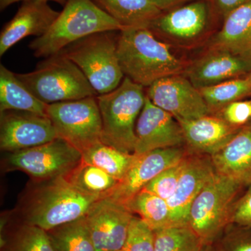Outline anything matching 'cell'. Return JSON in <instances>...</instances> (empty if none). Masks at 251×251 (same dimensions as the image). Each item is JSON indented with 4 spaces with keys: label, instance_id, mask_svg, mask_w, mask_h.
<instances>
[{
    "label": "cell",
    "instance_id": "1",
    "mask_svg": "<svg viewBox=\"0 0 251 251\" xmlns=\"http://www.w3.org/2000/svg\"><path fill=\"white\" fill-rule=\"evenodd\" d=\"M97 198L85 194L64 176L35 181L18 206L21 221L49 231L85 217Z\"/></svg>",
    "mask_w": 251,
    "mask_h": 251
},
{
    "label": "cell",
    "instance_id": "2",
    "mask_svg": "<svg viewBox=\"0 0 251 251\" xmlns=\"http://www.w3.org/2000/svg\"><path fill=\"white\" fill-rule=\"evenodd\" d=\"M117 55L125 77L150 87L160 79L179 75L184 64L171 48L148 27H127L120 31Z\"/></svg>",
    "mask_w": 251,
    "mask_h": 251
},
{
    "label": "cell",
    "instance_id": "3",
    "mask_svg": "<svg viewBox=\"0 0 251 251\" xmlns=\"http://www.w3.org/2000/svg\"><path fill=\"white\" fill-rule=\"evenodd\" d=\"M124 29L92 0H67L47 32L31 41L29 48L35 57L47 58L87 36Z\"/></svg>",
    "mask_w": 251,
    "mask_h": 251
},
{
    "label": "cell",
    "instance_id": "4",
    "mask_svg": "<svg viewBox=\"0 0 251 251\" xmlns=\"http://www.w3.org/2000/svg\"><path fill=\"white\" fill-rule=\"evenodd\" d=\"M145 99L143 86L126 77L115 90L97 96L101 115L102 143L134 153L135 126Z\"/></svg>",
    "mask_w": 251,
    "mask_h": 251
},
{
    "label": "cell",
    "instance_id": "5",
    "mask_svg": "<svg viewBox=\"0 0 251 251\" xmlns=\"http://www.w3.org/2000/svg\"><path fill=\"white\" fill-rule=\"evenodd\" d=\"M16 74L31 93L48 105L98 94L76 64L62 52L39 62L31 72Z\"/></svg>",
    "mask_w": 251,
    "mask_h": 251
},
{
    "label": "cell",
    "instance_id": "6",
    "mask_svg": "<svg viewBox=\"0 0 251 251\" xmlns=\"http://www.w3.org/2000/svg\"><path fill=\"white\" fill-rule=\"evenodd\" d=\"M115 31H103L76 41L62 51L79 67L98 94L120 86L124 75L117 55Z\"/></svg>",
    "mask_w": 251,
    "mask_h": 251
},
{
    "label": "cell",
    "instance_id": "7",
    "mask_svg": "<svg viewBox=\"0 0 251 251\" xmlns=\"http://www.w3.org/2000/svg\"><path fill=\"white\" fill-rule=\"evenodd\" d=\"M241 183L216 173L193 201L188 226L206 246L212 245L230 224L233 201Z\"/></svg>",
    "mask_w": 251,
    "mask_h": 251
},
{
    "label": "cell",
    "instance_id": "8",
    "mask_svg": "<svg viewBox=\"0 0 251 251\" xmlns=\"http://www.w3.org/2000/svg\"><path fill=\"white\" fill-rule=\"evenodd\" d=\"M47 115L59 138L81 152L101 142L102 120L97 97L49 104Z\"/></svg>",
    "mask_w": 251,
    "mask_h": 251
},
{
    "label": "cell",
    "instance_id": "9",
    "mask_svg": "<svg viewBox=\"0 0 251 251\" xmlns=\"http://www.w3.org/2000/svg\"><path fill=\"white\" fill-rule=\"evenodd\" d=\"M82 161L78 149L57 138L39 146L9 152L5 163L8 169L25 172L35 181H43L67 176Z\"/></svg>",
    "mask_w": 251,
    "mask_h": 251
},
{
    "label": "cell",
    "instance_id": "10",
    "mask_svg": "<svg viewBox=\"0 0 251 251\" xmlns=\"http://www.w3.org/2000/svg\"><path fill=\"white\" fill-rule=\"evenodd\" d=\"M147 97L155 105L169 112L178 122L206 116L209 107L198 89L179 75L160 79L148 87Z\"/></svg>",
    "mask_w": 251,
    "mask_h": 251
},
{
    "label": "cell",
    "instance_id": "11",
    "mask_svg": "<svg viewBox=\"0 0 251 251\" xmlns=\"http://www.w3.org/2000/svg\"><path fill=\"white\" fill-rule=\"evenodd\" d=\"M133 214L123 203L111 198L94 203L85 216L97 251H121Z\"/></svg>",
    "mask_w": 251,
    "mask_h": 251
},
{
    "label": "cell",
    "instance_id": "12",
    "mask_svg": "<svg viewBox=\"0 0 251 251\" xmlns=\"http://www.w3.org/2000/svg\"><path fill=\"white\" fill-rule=\"evenodd\" d=\"M57 138V131L48 116L17 110L1 112L0 148L2 151L14 152Z\"/></svg>",
    "mask_w": 251,
    "mask_h": 251
},
{
    "label": "cell",
    "instance_id": "13",
    "mask_svg": "<svg viewBox=\"0 0 251 251\" xmlns=\"http://www.w3.org/2000/svg\"><path fill=\"white\" fill-rule=\"evenodd\" d=\"M134 154L159 149L181 148L185 142L182 128L171 114L158 108L146 96L136 126Z\"/></svg>",
    "mask_w": 251,
    "mask_h": 251
},
{
    "label": "cell",
    "instance_id": "14",
    "mask_svg": "<svg viewBox=\"0 0 251 251\" xmlns=\"http://www.w3.org/2000/svg\"><path fill=\"white\" fill-rule=\"evenodd\" d=\"M186 156V153L181 148L159 149L137 155L134 163L123 179L119 181L110 198L126 204L157 175Z\"/></svg>",
    "mask_w": 251,
    "mask_h": 251
},
{
    "label": "cell",
    "instance_id": "15",
    "mask_svg": "<svg viewBox=\"0 0 251 251\" xmlns=\"http://www.w3.org/2000/svg\"><path fill=\"white\" fill-rule=\"evenodd\" d=\"M59 13L48 1L27 0L23 1L12 19L6 23L0 34V56L12 46L29 36L36 38L45 34L58 17Z\"/></svg>",
    "mask_w": 251,
    "mask_h": 251
},
{
    "label": "cell",
    "instance_id": "16",
    "mask_svg": "<svg viewBox=\"0 0 251 251\" xmlns=\"http://www.w3.org/2000/svg\"><path fill=\"white\" fill-rule=\"evenodd\" d=\"M214 8L207 0H197L163 11L149 29L181 40L194 39L202 34L211 19Z\"/></svg>",
    "mask_w": 251,
    "mask_h": 251
},
{
    "label": "cell",
    "instance_id": "17",
    "mask_svg": "<svg viewBox=\"0 0 251 251\" xmlns=\"http://www.w3.org/2000/svg\"><path fill=\"white\" fill-rule=\"evenodd\" d=\"M216 174L211 158L188 157L187 163L173 196L167 201L172 226L188 225L191 204Z\"/></svg>",
    "mask_w": 251,
    "mask_h": 251
},
{
    "label": "cell",
    "instance_id": "18",
    "mask_svg": "<svg viewBox=\"0 0 251 251\" xmlns=\"http://www.w3.org/2000/svg\"><path fill=\"white\" fill-rule=\"evenodd\" d=\"M251 71V61L229 51L211 50L189 68L187 76L200 90L242 75L247 76Z\"/></svg>",
    "mask_w": 251,
    "mask_h": 251
},
{
    "label": "cell",
    "instance_id": "19",
    "mask_svg": "<svg viewBox=\"0 0 251 251\" xmlns=\"http://www.w3.org/2000/svg\"><path fill=\"white\" fill-rule=\"evenodd\" d=\"M179 123L189 148L210 156L224 148L242 128L229 125L222 117L208 115Z\"/></svg>",
    "mask_w": 251,
    "mask_h": 251
},
{
    "label": "cell",
    "instance_id": "20",
    "mask_svg": "<svg viewBox=\"0 0 251 251\" xmlns=\"http://www.w3.org/2000/svg\"><path fill=\"white\" fill-rule=\"evenodd\" d=\"M216 173L245 186L251 181V122L210 156Z\"/></svg>",
    "mask_w": 251,
    "mask_h": 251
},
{
    "label": "cell",
    "instance_id": "21",
    "mask_svg": "<svg viewBox=\"0 0 251 251\" xmlns=\"http://www.w3.org/2000/svg\"><path fill=\"white\" fill-rule=\"evenodd\" d=\"M211 50L229 51L251 61V1L231 11L211 43Z\"/></svg>",
    "mask_w": 251,
    "mask_h": 251
},
{
    "label": "cell",
    "instance_id": "22",
    "mask_svg": "<svg viewBox=\"0 0 251 251\" xmlns=\"http://www.w3.org/2000/svg\"><path fill=\"white\" fill-rule=\"evenodd\" d=\"M48 104L36 97L7 68L0 65V112L17 110L48 116Z\"/></svg>",
    "mask_w": 251,
    "mask_h": 251
},
{
    "label": "cell",
    "instance_id": "23",
    "mask_svg": "<svg viewBox=\"0 0 251 251\" xmlns=\"http://www.w3.org/2000/svg\"><path fill=\"white\" fill-rule=\"evenodd\" d=\"M125 28L150 27L161 14L151 0H92Z\"/></svg>",
    "mask_w": 251,
    "mask_h": 251
},
{
    "label": "cell",
    "instance_id": "24",
    "mask_svg": "<svg viewBox=\"0 0 251 251\" xmlns=\"http://www.w3.org/2000/svg\"><path fill=\"white\" fill-rule=\"evenodd\" d=\"M65 176L82 192L99 200L110 197L119 183L106 172L83 161Z\"/></svg>",
    "mask_w": 251,
    "mask_h": 251
},
{
    "label": "cell",
    "instance_id": "25",
    "mask_svg": "<svg viewBox=\"0 0 251 251\" xmlns=\"http://www.w3.org/2000/svg\"><path fill=\"white\" fill-rule=\"evenodd\" d=\"M82 153V161L98 167L109 175L120 180L130 169L137 155L120 151L100 142L86 150Z\"/></svg>",
    "mask_w": 251,
    "mask_h": 251
},
{
    "label": "cell",
    "instance_id": "26",
    "mask_svg": "<svg viewBox=\"0 0 251 251\" xmlns=\"http://www.w3.org/2000/svg\"><path fill=\"white\" fill-rule=\"evenodd\" d=\"M1 251H56L47 231L20 221L1 235Z\"/></svg>",
    "mask_w": 251,
    "mask_h": 251
},
{
    "label": "cell",
    "instance_id": "27",
    "mask_svg": "<svg viewBox=\"0 0 251 251\" xmlns=\"http://www.w3.org/2000/svg\"><path fill=\"white\" fill-rule=\"evenodd\" d=\"M125 205L133 214H138L153 231L172 226L167 201L147 190H141Z\"/></svg>",
    "mask_w": 251,
    "mask_h": 251
},
{
    "label": "cell",
    "instance_id": "28",
    "mask_svg": "<svg viewBox=\"0 0 251 251\" xmlns=\"http://www.w3.org/2000/svg\"><path fill=\"white\" fill-rule=\"evenodd\" d=\"M56 251H97L85 217L47 231Z\"/></svg>",
    "mask_w": 251,
    "mask_h": 251
},
{
    "label": "cell",
    "instance_id": "29",
    "mask_svg": "<svg viewBox=\"0 0 251 251\" xmlns=\"http://www.w3.org/2000/svg\"><path fill=\"white\" fill-rule=\"evenodd\" d=\"M154 232L153 251H203L206 247L188 225L169 226Z\"/></svg>",
    "mask_w": 251,
    "mask_h": 251
},
{
    "label": "cell",
    "instance_id": "30",
    "mask_svg": "<svg viewBox=\"0 0 251 251\" xmlns=\"http://www.w3.org/2000/svg\"><path fill=\"white\" fill-rule=\"evenodd\" d=\"M209 110L224 108L229 103L251 95V85L247 77L225 81L217 85L200 89Z\"/></svg>",
    "mask_w": 251,
    "mask_h": 251
},
{
    "label": "cell",
    "instance_id": "31",
    "mask_svg": "<svg viewBox=\"0 0 251 251\" xmlns=\"http://www.w3.org/2000/svg\"><path fill=\"white\" fill-rule=\"evenodd\" d=\"M188 157H185L179 163L167 168L157 175L143 189L156 195L165 201H168L175 192L180 176L187 163Z\"/></svg>",
    "mask_w": 251,
    "mask_h": 251
},
{
    "label": "cell",
    "instance_id": "32",
    "mask_svg": "<svg viewBox=\"0 0 251 251\" xmlns=\"http://www.w3.org/2000/svg\"><path fill=\"white\" fill-rule=\"evenodd\" d=\"M155 232L140 217L133 216L122 251H153Z\"/></svg>",
    "mask_w": 251,
    "mask_h": 251
},
{
    "label": "cell",
    "instance_id": "33",
    "mask_svg": "<svg viewBox=\"0 0 251 251\" xmlns=\"http://www.w3.org/2000/svg\"><path fill=\"white\" fill-rule=\"evenodd\" d=\"M225 237L215 251H251V228L239 227Z\"/></svg>",
    "mask_w": 251,
    "mask_h": 251
},
{
    "label": "cell",
    "instance_id": "34",
    "mask_svg": "<svg viewBox=\"0 0 251 251\" xmlns=\"http://www.w3.org/2000/svg\"><path fill=\"white\" fill-rule=\"evenodd\" d=\"M222 118L234 126L247 125L251 118V101L237 100L229 103L223 108Z\"/></svg>",
    "mask_w": 251,
    "mask_h": 251
},
{
    "label": "cell",
    "instance_id": "35",
    "mask_svg": "<svg viewBox=\"0 0 251 251\" xmlns=\"http://www.w3.org/2000/svg\"><path fill=\"white\" fill-rule=\"evenodd\" d=\"M247 186L244 196L232 206L229 222L239 227L251 228V181Z\"/></svg>",
    "mask_w": 251,
    "mask_h": 251
},
{
    "label": "cell",
    "instance_id": "36",
    "mask_svg": "<svg viewBox=\"0 0 251 251\" xmlns=\"http://www.w3.org/2000/svg\"><path fill=\"white\" fill-rule=\"evenodd\" d=\"M251 0H213L214 11L225 18L233 10Z\"/></svg>",
    "mask_w": 251,
    "mask_h": 251
},
{
    "label": "cell",
    "instance_id": "37",
    "mask_svg": "<svg viewBox=\"0 0 251 251\" xmlns=\"http://www.w3.org/2000/svg\"><path fill=\"white\" fill-rule=\"evenodd\" d=\"M151 1L158 9L161 10L163 12V11L171 9L172 8L184 2L186 0H151Z\"/></svg>",
    "mask_w": 251,
    "mask_h": 251
},
{
    "label": "cell",
    "instance_id": "38",
    "mask_svg": "<svg viewBox=\"0 0 251 251\" xmlns=\"http://www.w3.org/2000/svg\"><path fill=\"white\" fill-rule=\"evenodd\" d=\"M27 1V0H0V10L1 11H4L6 8L9 7L11 4H14V3L18 2V1ZM41 1H54V2L57 3L64 6L67 3V0H41Z\"/></svg>",
    "mask_w": 251,
    "mask_h": 251
},
{
    "label": "cell",
    "instance_id": "39",
    "mask_svg": "<svg viewBox=\"0 0 251 251\" xmlns=\"http://www.w3.org/2000/svg\"><path fill=\"white\" fill-rule=\"evenodd\" d=\"M203 251H214V247L212 245L206 246L205 249Z\"/></svg>",
    "mask_w": 251,
    "mask_h": 251
},
{
    "label": "cell",
    "instance_id": "40",
    "mask_svg": "<svg viewBox=\"0 0 251 251\" xmlns=\"http://www.w3.org/2000/svg\"><path fill=\"white\" fill-rule=\"evenodd\" d=\"M246 77H247L248 80H249V83H250V85H251V71L250 73H249V74H248L247 76H246Z\"/></svg>",
    "mask_w": 251,
    "mask_h": 251
},
{
    "label": "cell",
    "instance_id": "41",
    "mask_svg": "<svg viewBox=\"0 0 251 251\" xmlns=\"http://www.w3.org/2000/svg\"></svg>",
    "mask_w": 251,
    "mask_h": 251
}]
</instances>
